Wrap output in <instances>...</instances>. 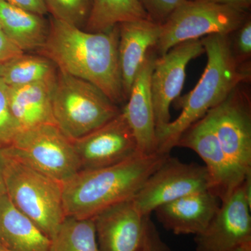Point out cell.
Returning a JSON list of instances; mask_svg holds the SVG:
<instances>
[{
	"instance_id": "5",
	"label": "cell",
	"mask_w": 251,
	"mask_h": 251,
	"mask_svg": "<svg viewBox=\"0 0 251 251\" xmlns=\"http://www.w3.org/2000/svg\"><path fill=\"white\" fill-rule=\"evenodd\" d=\"M5 154L6 196L16 209L52 239L66 218L63 184Z\"/></svg>"
},
{
	"instance_id": "4",
	"label": "cell",
	"mask_w": 251,
	"mask_h": 251,
	"mask_svg": "<svg viewBox=\"0 0 251 251\" xmlns=\"http://www.w3.org/2000/svg\"><path fill=\"white\" fill-rule=\"evenodd\" d=\"M52 110L54 124L72 141L105 125L122 111L97 86L59 70Z\"/></svg>"
},
{
	"instance_id": "18",
	"label": "cell",
	"mask_w": 251,
	"mask_h": 251,
	"mask_svg": "<svg viewBox=\"0 0 251 251\" xmlns=\"http://www.w3.org/2000/svg\"><path fill=\"white\" fill-rule=\"evenodd\" d=\"M55 80L8 86L10 108L20 131L46 124H54L52 96Z\"/></svg>"
},
{
	"instance_id": "17",
	"label": "cell",
	"mask_w": 251,
	"mask_h": 251,
	"mask_svg": "<svg viewBox=\"0 0 251 251\" xmlns=\"http://www.w3.org/2000/svg\"><path fill=\"white\" fill-rule=\"evenodd\" d=\"M118 28L119 62L126 101L137 74L159 39L162 25L145 19L122 23Z\"/></svg>"
},
{
	"instance_id": "28",
	"label": "cell",
	"mask_w": 251,
	"mask_h": 251,
	"mask_svg": "<svg viewBox=\"0 0 251 251\" xmlns=\"http://www.w3.org/2000/svg\"><path fill=\"white\" fill-rule=\"evenodd\" d=\"M139 251H172L171 248L163 242L156 226L150 219V215L146 218L145 233Z\"/></svg>"
},
{
	"instance_id": "13",
	"label": "cell",
	"mask_w": 251,
	"mask_h": 251,
	"mask_svg": "<svg viewBox=\"0 0 251 251\" xmlns=\"http://www.w3.org/2000/svg\"><path fill=\"white\" fill-rule=\"evenodd\" d=\"M251 211L242 182L221 202L206 228L195 236L196 251H226L251 241Z\"/></svg>"
},
{
	"instance_id": "36",
	"label": "cell",
	"mask_w": 251,
	"mask_h": 251,
	"mask_svg": "<svg viewBox=\"0 0 251 251\" xmlns=\"http://www.w3.org/2000/svg\"><path fill=\"white\" fill-rule=\"evenodd\" d=\"M0 28H1V27H0Z\"/></svg>"
},
{
	"instance_id": "19",
	"label": "cell",
	"mask_w": 251,
	"mask_h": 251,
	"mask_svg": "<svg viewBox=\"0 0 251 251\" xmlns=\"http://www.w3.org/2000/svg\"><path fill=\"white\" fill-rule=\"evenodd\" d=\"M50 244V239L6 195L0 200V248L5 251H49Z\"/></svg>"
},
{
	"instance_id": "22",
	"label": "cell",
	"mask_w": 251,
	"mask_h": 251,
	"mask_svg": "<svg viewBox=\"0 0 251 251\" xmlns=\"http://www.w3.org/2000/svg\"><path fill=\"white\" fill-rule=\"evenodd\" d=\"M57 73L55 64L39 54L23 53L0 67V78L9 87L54 80Z\"/></svg>"
},
{
	"instance_id": "7",
	"label": "cell",
	"mask_w": 251,
	"mask_h": 251,
	"mask_svg": "<svg viewBox=\"0 0 251 251\" xmlns=\"http://www.w3.org/2000/svg\"><path fill=\"white\" fill-rule=\"evenodd\" d=\"M5 153L64 184L80 171L72 140L54 124L21 130Z\"/></svg>"
},
{
	"instance_id": "30",
	"label": "cell",
	"mask_w": 251,
	"mask_h": 251,
	"mask_svg": "<svg viewBox=\"0 0 251 251\" xmlns=\"http://www.w3.org/2000/svg\"><path fill=\"white\" fill-rule=\"evenodd\" d=\"M8 4L27 10L34 14L44 16L48 14L44 0H1Z\"/></svg>"
},
{
	"instance_id": "34",
	"label": "cell",
	"mask_w": 251,
	"mask_h": 251,
	"mask_svg": "<svg viewBox=\"0 0 251 251\" xmlns=\"http://www.w3.org/2000/svg\"><path fill=\"white\" fill-rule=\"evenodd\" d=\"M0 251H5L3 250V249H1V248H0Z\"/></svg>"
},
{
	"instance_id": "15",
	"label": "cell",
	"mask_w": 251,
	"mask_h": 251,
	"mask_svg": "<svg viewBox=\"0 0 251 251\" xmlns=\"http://www.w3.org/2000/svg\"><path fill=\"white\" fill-rule=\"evenodd\" d=\"M157 54L154 49L137 74L122 113L130 126L142 154L157 153L156 130L151 92V76Z\"/></svg>"
},
{
	"instance_id": "31",
	"label": "cell",
	"mask_w": 251,
	"mask_h": 251,
	"mask_svg": "<svg viewBox=\"0 0 251 251\" xmlns=\"http://www.w3.org/2000/svg\"><path fill=\"white\" fill-rule=\"evenodd\" d=\"M197 1L226 5V6H232V7L248 11H250L251 7V0H197Z\"/></svg>"
},
{
	"instance_id": "21",
	"label": "cell",
	"mask_w": 251,
	"mask_h": 251,
	"mask_svg": "<svg viewBox=\"0 0 251 251\" xmlns=\"http://www.w3.org/2000/svg\"><path fill=\"white\" fill-rule=\"evenodd\" d=\"M150 19L138 0H94L84 30L105 32L122 23Z\"/></svg>"
},
{
	"instance_id": "29",
	"label": "cell",
	"mask_w": 251,
	"mask_h": 251,
	"mask_svg": "<svg viewBox=\"0 0 251 251\" xmlns=\"http://www.w3.org/2000/svg\"><path fill=\"white\" fill-rule=\"evenodd\" d=\"M23 53L25 52L15 45L0 28V64L9 62Z\"/></svg>"
},
{
	"instance_id": "8",
	"label": "cell",
	"mask_w": 251,
	"mask_h": 251,
	"mask_svg": "<svg viewBox=\"0 0 251 251\" xmlns=\"http://www.w3.org/2000/svg\"><path fill=\"white\" fill-rule=\"evenodd\" d=\"M242 85L206 114L225 154L245 177L251 172V102Z\"/></svg>"
},
{
	"instance_id": "33",
	"label": "cell",
	"mask_w": 251,
	"mask_h": 251,
	"mask_svg": "<svg viewBox=\"0 0 251 251\" xmlns=\"http://www.w3.org/2000/svg\"><path fill=\"white\" fill-rule=\"evenodd\" d=\"M226 251H251V241L242 243Z\"/></svg>"
},
{
	"instance_id": "3",
	"label": "cell",
	"mask_w": 251,
	"mask_h": 251,
	"mask_svg": "<svg viewBox=\"0 0 251 251\" xmlns=\"http://www.w3.org/2000/svg\"><path fill=\"white\" fill-rule=\"evenodd\" d=\"M170 154H140L112 166L80 171L63 184L66 216L92 219L100 211L131 199Z\"/></svg>"
},
{
	"instance_id": "20",
	"label": "cell",
	"mask_w": 251,
	"mask_h": 251,
	"mask_svg": "<svg viewBox=\"0 0 251 251\" xmlns=\"http://www.w3.org/2000/svg\"><path fill=\"white\" fill-rule=\"evenodd\" d=\"M0 27L23 52H37L47 40L50 22L44 16L0 0Z\"/></svg>"
},
{
	"instance_id": "23",
	"label": "cell",
	"mask_w": 251,
	"mask_h": 251,
	"mask_svg": "<svg viewBox=\"0 0 251 251\" xmlns=\"http://www.w3.org/2000/svg\"><path fill=\"white\" fill-rule=\"evenodd\" d=\"M49 251H100L93 218L66 216L50 239Z\"/></svg>"
},
{
	"instance_id": "6",
	"label": "cell",
	"mask_w": 251,
	"mask_h": 251,
	"mask_svg": "<svg viewBox=\"0 0 251 251\" xmlns=\"http://www.w3.org/2000/svg\"><path fill=\"white\" fill-rule=\"evenodd\" d=\"M250 17L249 11L232 6L186 0L162 25L155 52L161 56L184 41L211 34L229 35Z\"/></svg>"
},
{
	"instance_id": "27",
	"label": "cell",
	"mask_w": 251,
	"mask_h": 251,
	"mask_svg": "<svg viewBox=\"0 0 251 251\" xmlns=\"http://www.w3.org/2000/svg\"><path fill=\"white\" fill-rule=\"evenodd\" d=\"M150 19L163 25L186 0H138Z\"/></svg>"
},
{
	"instance_id": "10",
	"label": "cell",
	"mask_w": 251,
	"mask_h": 251,
	"mask_svg": "<svg viewBox=\"0 0 251 251\" xmlns=\"http://www.w3.org/2000/svg\"><path fill=\"white\" fill-rule=\"evenodd\" d=\"M203 53L204 49L200 39L184 41L166 54L157 56L151 76L156 131L171 122L170 108L180 97L188 64Z\"/></svg>"
},
{
	"instance_id": "9",
	"label": "cell",
	"mask_w": 251,
	"mask_h": 251,
	"mask_svg": "<svg viewBox=\"0 0 251 251\" xmlns=\"http://www.w3.org/2000/svg\"><path fill=\"white\" fill-rule=\"evenodd\" d=\"M204 166L184 163L171 155L150 175L133 198L142 214L149 216L158 206L191 193L210 191Z\"/></svg>"
},
{
	"instance_id": "24",
	"label": "cell",
	"mask_w": 251,
	"mask_h": 251,
	"mask_svg": "<svg viewBox=\"0 0 251 251\" xmlns=\"http://www.w3.org/2000/svg\"><path fill=\"white\" fill-rule=\"evenodd\" d=\"M51 17L71 25L85 29L94 0H44Z\"/></svg>"
},
{
	"instance_id": "1",
	"label": "cell",
	"mask_w": 251,
	"mask_h": 251,
	"mask_svg": "<svg viewBox=\"0 0 251 251\" xmlns=\"http://www.w3.org/2000/svg\"><path fill=\"white\" fill-rule=\"evenodd\" d=\"M49 36L38 54L47 57L59 72L97 86L117 105L126 101L119 62L118 25L105 32H89L49 20Z\"/></svg>"
},
{
	"instance_id": "26",
	"label": "cell",
	"mask_w": 251,
	"mask_h": 251,
	"mask_svg": "<svg viewBox=\"0 0 251 251\" xmlns=\"http://www.w3.org/2000/svg\"><path fill=\"white\" fill-rule=\"evenodd\" d=\"M234 40L230 39L232 52L237 62L241 64L250 62L251 55V17L231 34ZM230 39V37H229Z\"/></svg>"
},
{
	"instance_id": "12",
	"label": "cell",
	"mask_w": 251,
	"mask_h": 251,
	"mask_svg": "<svg viewBox=\"0 0 251 251\" xmlns=\"http://www.w3.org/2000/svg\"><path fill=\"white\" fill-rule=\"evenodd\" d=\"M176 147L193 150L202 158L210 178V191L221 202L245 178L234 169L225 154L207 114L185 130Z\"/></svg>"
},
{
	"instance_id": "32",
	"label": "cell",
	"mask_w": 251,
	"mask_h": 251,
	"mask_svg": "<svg viewBox=\"0 0 251 251\" xmlns=\"http://www.w3.org/2000/svg\"><path fill=\"white\" fill-rule=\"evenodd\" d=\"M6 165V154L3 148H0V200L6 195V182H5Z\"/></svg>"
},
{
	"instance_id": "25",
	"label": "cell",
	"mask_w": 251,
	"mask_h": 251,
	"mask_svg": "<svg viewBox=\"0 0 251 251\" xmlns=\"http://www.w3.org/2000/svg\"><path fill=\"white\" fill-rule=\"evenodd\" d=\"M19 132L9 106L8 85L0 78V148L9 147Z\"/></svg>"
},
{
	"instance_id": "16",
	"label": "cell",
	"mask_w": 251,
	"mask_h": 251,
	"mask_svg": "<svg viewBox=\"0 0 251 251\" xmlns=\"http://www.w3.org/2000/svg\"><path fill=\"white\" fill-rule=\"evenodd\" d=\"M221 201L209 190L191 193L155 209L157 220L175 234H201L221 206Z\"/></svg>"
},
{
	"instance_id": "14",
	"label": "cell",
	"mask_w": 251,
	"mask_h": 251,
	"mask_svg": "<svg viewBox=\"0 0 251 251\" xmlns=\"http://www.w3.org/2000/svg\"><path fill=\"white\" fill-rule=\"evenodd\" d=\"M147 216L133 198L100 211L93 218L100 251H139Z\"/></svg>"
},
{
	"instance_id": "2",
	"label": "cell",
	"mask_w": 251,
	"mask_h": 251,
	"mask_svg": "<svg viewBox=\"0 0 251 251\" xmlns=\"http://www.w3.org/2000/svg\"><path fill=\"white\" fill-rule=\"evenodd\" d=\"M201 39L207 63L197 85L174 102L179 116L156 131L157 152L170 154L181 134L227 98L238 86L251 80L250 62H238L226 34H211Z\"/></svg>"
},
{
	"instance_id": "35",
	"label": "cell",
	"mask_w": 251,
	"mask_h": 251,
	"mask_svg": "<svg viewBox=\"0 0 251 251\" xmlns=\"http://www.w3.org/2000/svg\"><path fill=\"white\" fill-rule=\"evenodd\" d=\"M0 67H1V64H0Z\"/></svg>"
},
{
	"instance_id": "11",
	"label": "cell",
	"mask_w": 251,
	"mask_h": 251,
	"mask_svg": "<svg viewBox=\"0 0 251 251\" xmlns=\"http://www.w3.org/2000/svg\"><path fill=\"white\" fill-rule=\"evenodd\" d=\"M73 144L80 171L112 166L140 153L133 131L122 111L105 125L73 140Z\"/></svg>"
}]
</instances>
